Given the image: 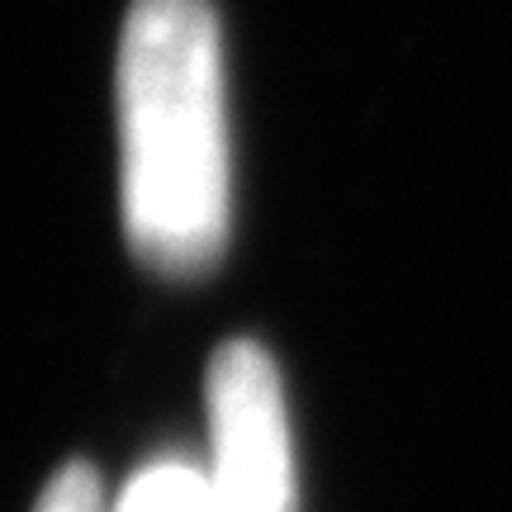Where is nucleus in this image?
Here are the masks:
<instances>
[{
    "instance_id": "2",
    "label": "nucleus",
    "mask_w": 512,
    "mask_h": 512,
    "mask_svg": "<svg viewBox=\"0 0 512 512\" xmlns=\"http://www.w3.org/2000/svg\"><path fill=\"white\" fill-rule=\"evenodd\" d=\"M214 512H294L290 418L275 361L256 342H228L209 366Z\"/></svg>"
},
{
    "instance_id": "4",
    "label": "nucleus",
    "mask_w": 512,
    "mask_h": 512,
    "mask_svg": "<svg viewBox=\"0 0 512 512\" xmlns=\"http://www.w3.org/2000/svg\"><path fill=\"white\" fill-rule=\"evenodd\" d=\"M34 512H105L100 475H95L91 465H67V470H57Z\"/></svg>"
},
{
    "instance_id": "3",
    "label": "nucleus",
    "mask_w": 512,
    "mask_h": 512,
    "mask_svg": "<svg viewBox=\"0 0 512 512\" xmlns=\"http://www.w3.org/2000/svg\"><path fill=\"white\" fill-rule=\"evenodd\" d=\"M119 512H214V494H209V479L200 470L166 460V465H152L133 479Z\"/></svg>"
},
{
    "instance_id": "1",
    "label": "nucleus",
    "mask_w": 512,
    "mask_h": 512,
    "mask_svg": "<svg viewBox=\"0 0 512 512\" xmlns=\"http://www.w3.org/2000/svg\"><path fill=\"white\" fill-rule=\"evenodd\" d=\"M124 223L143 266L209 271L228 238L223 48L209 0H133L119 43Z\"/></svg>"
}]
</instances>
